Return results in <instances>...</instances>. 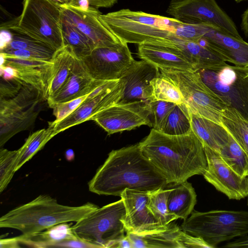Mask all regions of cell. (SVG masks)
<instances>
[{
    "label": "cell",
    "instance_id": "cell-1",
    "mask_svg": "<svg viewBox=\"0 0 248 248\" xmlns=\"http://www.w3.org/2000/svg\"><path fill=\"white\" fill-rule=\"evenodd\" d=\"M168 185L144 156L139 143L110 152L88 186L98 195L121 196L126 189L153 192Z\"/></svg>",
    "mask_w": 248,
    "mask_h": 248
},
{
    "label": "cell",
    "instance_id": "cell-2",
    "mask_svg": "<svg viewBox=\"0 0 248 248\" xmlns=\"http://www.w3.org/2000/svg\"><path fill=\"white\" fill-rule=\"evenodd\" d=\"M139 144L144 156L169 185L203 175L207 169L204 145L192 130L186 135L170 136L153 128Z\"/></svg>",
    "mask_w": 248,
    "mask_h": 248
},
{
    "label": "cell",
    "instance_id": "cell-3",
    "mask_svg": "<svg viewBox=\"0 0 248 248\" xmlns=\"http://www.w3.org/2000/svg\"><path fill=\"white\" fill-rule=\"evenodd\" d=\"M98 207L91 202L78 206L62 205L50 196L41 195L2 216L0 227L17 230L27 236L61 223L76 222Z\"/></svg>",
    "mask_w": 248,
    "mask_h": 248
},
{
    "label": "cell",
    "instance_id": "cell-4",
    "mask_svg": "<svg viewBox=\"0 0 248 248\" xmlns=\"http://www.w3.org/2000/svg\"><path fill=\"white\" fill-rule=\"evenodd\" d=\"M99 18L122 42L138 45L171 40L176 27L181 23L175 18L128 9L101 14Z\"/></svg>",
    "mask_w": 248,
    "mask_h": 248
},
{
    "label": "cell",
    "instance_id": "cell-5",
    "mask_svg": "<svg viewBox=\"0 0 248 248\" xmlns=\"http://www.w3.org/2000/svg\"><path fill=\"white\" fill-rule=\"evenodd\" d=\"M180 228L189 234L201 238L215 248L222 242L248 234V211L193 210Z\"/></svg>",
    "mask_w": 248,
    "mask_h": 248
},
{
    "label": "cell",
    "instance_id": "cell-6",
    "mask_svg": "<svg viewBox=\"0 0 248 248\" xmlns=\"http://www.w3.org/2000/svg\"><path fill=\"white\" fill-rule=\"evenodd\" d=\"M125 208L121 200L98 208L72 226L80 239L97 248H113L125 235Z\"/></svg>",
    "mask_w": 248,
    "mask_h": 248
},
{
    "label": "cell",
    "instance_id": "cell-7",
    "mask_svg": "<svg viewBox=\"0 0 248 248\" xmlns=\"http://www.w3.org/2000/svg\"><path fill=\"white\" fill-rule=\"evenodd\" d=\"M228 107L248 122V67L225 64L197 71Z\"/></svg>",
    "mask_w": 248,
    "mask_h": 248
},
{
    "label": "cell",
    "instance_id": "cell-8",
    "mask_svg": "<svg viewBox=\"0 0 248 248\" xmlns=\"http://www.w3.org/2000/svg\"><path fill=\"white\" fill-rule=\"evenodd\" d=\"M160 72L180 90L184 104L189 112L222 125L223 112L228 107L204 83L197 71L160 70Z\"/></svg>",
    "mask_w": 248,
    "mask_h": 248
},
{
    "label": "cell",
    "instance_id": "cell-9",
    "mask_svg": "<svg viewBox=\"0 0 248 248\" xmlns=\"http://www.w3.org/2000/svg\"><path fill=\"white\" fill-rule=\"evenodd\" d=\"M23 5L20 16L15 19L16 25L56 50L63 47L60 5L51 0H24Z\"/></svg>",
    "mask_w": 248,
    "mask_h": 248
},
{
    "label": "cell",
    "instance_id": "cell-10",
    "mask_svg": "<svg viewBox=\"0 0 248 248\" xmlns=\"http://www.w3.org/2000/svg\"><path fill=\"white\" fill-rule=\"evenodd\" d=\"M166 12L182 23L208 24L242 38L233 21L215 0H172Z\"/></svg>",
    "mask_w": 248,
    "mask_h": 248
},
{
    "label": "cell",
    "instance_id": "cell-11",
    "mask_svg": "<svg viewBox=\"0 0 248 248\" xmlns=\"http://www.w3.org/2000/svg\"><path fill=\"white\" fill-rule=\"evenodd\" d=\"M94 79L119 80L136 61L127 44L122 42L112 46L97 47L80 59Z\"/></svg>",
    "mask_w": 248,
    "mask_h": 248
},
{
    "label": "cell",
    "instance_id": "cell-12",
    "mask_svg": "<svg viewBox=\"0 0 248 248\" xmlns=\"http://www.w3.org/2000/svg\"><path fill=\"white\" fill-rule=\"evenodd\" d=\"M94 121L108 135L131 130L142 125L153 126L149 101L116 104L93 116Z\"/></svg>",
    "mask_w": 248,
    "mask_h": 248
},
{
    "label": "cell",
    "instance_id": "cell-13",
    "mask_svg": "<svg viewBox=\"0 0 248 248\" xmlns=\"http://www.w3.org/2000/svg\"><path fill=\"white\" fill-rule=\"evenodd\" d=\"M60 6L62 16L84 33L95 48L112 46L123 42L101 20V13L97 8L69 3Z\"/></svg>",
    "mask_w": 248,
    "mask_h": 248
},
{
    "label": "cell",
    "instance_id": "cell-14",
    "mask_svg": "<svg viewBox=\"0 0 248 248\" xmlns=\"http://www.w3.org/2000/svg\"><path fill=\"white\" fill-rule=\"evenodd\" d=\"M207 163L203 174L206 181L229 199L239 200L248 196V177H242L223 160L219 153L204 146Z\"/></svg>",
    "mask_w": 248,
    "mask_h": 248
},
{
    "label": "cell",
    "instance_id": "cell-15",
    "mask_svg": "<svg viewBox=\"0 0 248 248\" xmlns=\"http://www.w3.org/2000/svg\"><path fill=\"white\" fill-rule=\"evenodd\" d=\"M152 192L126 189L121 195L126 211L123 221L126 232L141 234L166 229L150 211L148 203Z\"/></svg>",
    "mask_w": 248,
    "mask_h": 248
},
{
    "label": "cell",
    "instance_id": "cell-16",
    "mask_svg": "<svg viewBox=\"0 0 248 248\" xmlns=\"http://www.w3.org/2000/svg\"><path fill=\"white\" fill-rule=\"evenodd\" d=\"M138 55L140 59L160 70L197 71L186 54L171 40L145 42L139 44Z\"/></svg>",
    "mask_w": 248,
    "mask_h": 248
},
{
    "label": "cell",
    "instance_id": "cell-17",
    "mask_svg": "<svg viewBox=\"0 0 248 248\" xmlns=\"http://www.w3.org/2000/svg\"><path fill=\"white\" fill-rule=\"evenodd\" d=\"M160 75L159 69L144 60L135 61L121 78L124 85L122 97L117 104L151 101V81Z\"/></svg>",
    "mask_w": 248,
    "mask_h": 248
},
{
    "label": "cell",
    "instance_id": "cell-18",
    "mask_svg": "<svg viewBox=\"0 0 248 248\" xmlns=\"http://www.w3.org/2000/svg\"><path fill=\"white\" fill-rule=\"evenodd\" d=\"M196 42L215 51L226 62L235 65L248 67V43L242 38L208 25L206 32Z\"/></svg>",
    "mask_w": 248,
    "mask_h": 248
},
{
    "label": "cell",
    "instance_id": "cell-19",
    "mask_svg": "<svg viewBox=\"0 0 248 248\" xmlns=\"http://www.w3.org/2000/svg\"><path fill=\"white\" fill-rule=\"evenodd\" d=\"M124 91V85L120 79L113 87L108 89L87 101H84L73 113L61 121L54 124L55 135L90 120L91 118L102 110L116 104L120 101Z\"/></svg>",
    "mask_w": 248,
    "mask_h": 248
},
{
    "label": "cell",
    "instance_id": "cell-20",
    "mask_svg": "<svg viewBox=\"0 0 248 248\" xmlns=\"http://www.w3.org/2000/svg\"><path fill=\"white\" fill-rule=\"evenodd\" d=\"M104 81L93 78L85 69L81 60L76 58L70 75L62 87L47 99L49 107L86 95Z\"/></svg>",
    "mask_w": 248,
    "mask_h": 248
},
{
    "label": "cell",
    "instance_id": "cell-21",
    "mask_svg": "<svg viewBox=\"0 0 248 248\" xmlns=\"http://www.w3.org/2000/svg\"><path fill=\"white\" fill-rule=\"evenodd\" d=\"M0 54L5 59L3 65L11 66L16 71V78L36 88L46 99L47 82L52 65L51 60L21 59Z\"/></svg>",
    "mask_w": 248,
    "mask_h": 248
},
{
    "label": "cell",
    "instance_id": "cell-22",
    "mask_svg": "<svg viewBox=\"0 0 248 248\" xmlns=\"http://www.w3.org/2000/svg\"><path fill=\"white\" fill-rule=\"evenodd\" d=\"M189 115L192 130L203 145L219 152L229 140V132L226 128L203 117L190 112Z\"/></svg>",
    "mask_w": 248,
    "mask_h": 248
},
{
    "label": "cell",
    "instance_id": "cell-23",
    "mask_svg": "<svg viewBox=\"0 0 248 248\" xmlns=\"http://www.w3.org/2000/svg\"><path fill=\"white\" fill-rule=\"evenodd\" d=\"M76 58L67 45L55 51L51 60L52 65L47 82L46 100L64 85L70 75Z\"/></svg>",
    "mask_w": 248,
    "mask_h": 248
},
{
    "label": "cell",
    "instance_id": "cell-24",
    "mask_svg": "<svg viewBox=\"0 0 248 248\" xmlns=\"http://www.w3.org/2000/svg\"><path fill=\"white\" fill-rule=\"evenodd\" d=\"M172 186L167 199L169 212L178 218L186 220L196 204L197 195L191 183L186 181Z\"/></svg>",
    "mask_w": 248,
    "mask_h": 248
},
{
    "label": "cell",
    "instance_id": "cell-25",
    "mask_svg": "<svg viewBox=\"0 0 248 248\" xmlns=\"http://www.w3.org/2000/svg\"><path fill=\"white\" fill-rule=\"evenodd\" d=\"M182 230L180 227L170 223L165 229L141 234L126 232L133 248H179L177 239Z\"/></svg>",
    "mask_w": 248,
    "mask_h": 248
},
{
    "label": "cell",
    "instance_id": "cell-26",
    "mask_svg": "<svg viewBox=\"0 0 248 248\" xmlns=\"http://www.w3.org/2000/svg\"><path fill=\"white\" fill-rule=\"evenodd\" d=\"M171 41L186 54L197 71L226 63L224 59L215 51L198 42L182 40L174 36Z\"/></svg>",
    "mask_w": 248,
    "mask_h": 248
},
{
    "label": "cell",
    "instance_id": "cell-27",
    "mask_svg": "<svg viewBox=\"0 0 248 248\" xmlns=\"http://www.w3.org/2000/svg\"><path fill=\"white\" fill-rule=\"evenodd\" d=\"M35 103L28 108L3 116H0V147L15 135L28 128L35 121L39 113Z\"/></svg>",
    "mask_w": 248,
    "mask_h": 248
},
{
    "label": "cell",
    "instance_id": "cell-28",
    "mask_svg": "<svg viewBox=\"0 0 248 248\" xmlns=\"http://www.w3.org/2000/svg\"><path fill=\"white\" fill-rule=\"evenodd\" d=\"M19 242L35 248H50L55 243L78 238L67 223L55 225L45 231L25 236H18Z\"/></svg>",
    "mask_w": 248,
    "mask_h": 248
},
{
    "label": "cell",
    "instance_id": "cell-29",
    "mask_svg": "<svg viewBox=\"0 0 248 248\" xmlns=\"http://www.w3.org/2000/svg\"><path fill=\"white\" fill-rule=\"evenodd\" d=\"M61 27L64 46H69L77 58L81 59L91 53L95 48L92 42L62 15Z\"/></svg>",
    "mask_w": 248,
    "mask_h": 248
},
{
    "label": "cell",
    "instance_id": "cell-30",
    "mask_svg": "<svg viewBox=\"0 0 248 248\" xmlns=\"http://www.w3.org/2000/svg\"><path fill=\"white\" fill-rule=\"evenodd\" d=\"M55 135L54 125L49 122L47 128L37 130L31 134L22 147L18 150L16 171L30 160Z\"/></svg>",
    "mask_w": 248,
    "mask_h": 248
},
{
    "label": "cell",
    "instance_id": "cell-31",
    "mask_svg": "<svg viewBox=\"0 0 248 248\" xmlns=\"http://www.w3.org/2000/svg\"><path fill=\"white\" fill-rule=\"evenodd\" d=\"M158 131L170 136L183 135L191 132L189 112L186 105L175 104Z\"/></svg>",
    "mask_w": 248,
    "mask_h": 248
},
{
    "label": "cell",
    "instance_id": "cell-32",
    "mask_svg": "<svg viewBox=\"0 0 248 248\" xmlns=\"http://www.w3.org/2000/svg\"><path fill=\"white\" fill-rule=\"evenodd\" d=\"M229 140L219 153L226 163L242 177H248V155L229 133Z\"/></svg>",
    "mask_w": 248,
    "mask_h": 248
},
{
    "label": "cell",
    "instance_id": "cell-33",
    "mask_svg": "<svg viewBox=\"0 0 248 248\" xmlns=\"http://www.w3.org/2000/svg\"><path fill=\"white\" fill-rule=\"evenodd\" d=\"M221 123L248 155V122L235 110L227 107L223 112Z\"/></svg>",
    "mask_w": 248,
    "mask_h": 248
},
{
    "label": "cell",
    "instance_id": "cell-34",
    "mask_svg": "<svg viewBox=\"0 0 248 248\" xmlns=\"http://www.w3.org/2000/svg\"><path fill=\"white\" fill-rule=\"evenodd\" d=\"M167 186L152 192L148 203V207L155 217L164 226L168 225L178 219L169 212L167 199L170 188H167Z\"/></svg>",
    "mask_w": 248,
    "mask_h": 248
},
{
    "label": "cell",
    "instance_id": "cell-35",
    "mask_svg": "<svg viewBox=\"0 0 248 248\" xmlns=\"http://www.w3.org/2000/svg\"><path fill=\"white\" fill-rule=\"evenodd\" d=\"M153 88L151 101L161 100L176 104L184 103V98L178 88L161 74L151 81Z\"/></svg>",
    "mask_w": 248,
    "mask_h": 248
},
{
    "label": "cell",
    "instance_id": "cell-36",
    "mask_svg": "<svg viewBox=\"0 0 248 248\" xmlns=\"http://www.w3.org/2000/svg\"><path fill=\"white\" fill-rule=\"evenodd\" d=\"M18 150L9 151L1 148L0 150V192L7 186L16 172Z\"/></svg>",
    "mask_w": 248,
    "mask_h": 248
},
{
    "label": "cell",
    "instance_id": "cell-37",
    "mask_svg": "<svg viewBox=\"0 0 248 248\" xmlns=\"http://www.w3.org/2000/svg\"><path fill=\"white\" fill-rule=\"evenodd\" d=\"M176 104L161 100L149 101L152 111L153 127L159 130Z\"/></svg>",
    "mask_w": 248,
    "mask_h": 248
},
{
    "label": "cell",
    "instance_id": "cell-38",
    "mask_svg": "<svg viewBox=\"0 0 248 248\" xmlns=\"http://www.w3.org/2000/svg\"><path fill=\"white\" fill-rule=\"evenodd\" d=\"M87 95L55 105L52 108L53 114L56 119L52 123H58L70 115L85 101Z\"/></svg>",
    "mask_w": 248,
    "mask_h": 248
},
{
    "label": "cell",
    "instance_id": "cell-39",
    "mask_svg": "<svg viewBox=\"0 0 248 248\" xmlns=\"http://www.w3.org/2000/svg\"><path fill=\"white\" fill-rule=\"evenodd\" d=\"M0 53L18 58L43 61H50L55 53L25 49L12 50Z\"/></svg>",
    "mask_w": 248,
    "mask_h": 248
},
{
    "label": "cell",
    "instance_id": "cell-40",
    "mask_svg": "<svg viewBox=\"0 0 248 248\" xmlns=\"http://www.w3.org/2000/svg\"><path fill=\"white\" fill-rule=\"evenodd\" d=\"M177 243L179 248H212L201 238L189 234L182 230L178 236Z\"/></svg>",
    "mask_w": 248,
    "mask_h": 248
},
{
    "label": "cell",
    "instance_id": "cell-41",
    "mask_svg": "<svg viewBox=\"0 0 248 248\" xmlns=\"http://www.w3.org/2000/svg\"><path fill=\"white\" fill-rule=\"evenodd\" d=\"M226 248H248V235L239 237L222 246Z\"/></svg>",
    "mask_w": 248,
    "mask_h": 248
},
{
    "label": "cell",
    "instance_id": "cell-42",
    "mask_svg": "<svg viewBox=\"0 0 248 248\" xmlns=\"http://www.w3.org/2000/svg\"><path fill=\"white\" fill-rule=\"evenodd\" d=\"M0 77L5 80H12L16 78L17 73L14 68L7 65H0Z\"/></svg>",
    "mask_w": 248,
    "mask_h": 248
},
{
    "label": "cell",
    "instance_id": "cell-43",
    "mask_svg": "<svg viewBox=\"0 0 248 248\" xmlns=\"http://www.w3.org/2000/svg\"><path fill=\"white\" fill-rule=\"evenodd\" d=\"M88 4L93 7L108 8L113 6L118 0H86Z\"/></svg>",
    "mask_w": 248,
    "mask_h": 248
},
{
    "label": "cell",
    "instance_id": "cell-44",
    "mask_svg": "<svg viewBox=\"0 0 248 248\" xmlns=\"http://www.w3.org/2000/svg\"><path fill=\"white\" fill-rule=\"evenodd\" d=\"M19 241L18 236L0 239V248H19Z\"/></svg>",
    "mask_w": 248,
    "mask_h": 248
},
{
    "label": "cell",
    "instance_id": "cell-45",
    "mask_svg": "<svg viewBox=\"0 0 248 248\" xmlns=\"http://www.w3.org/2000/svg\"><path fill=\"white\" fill-rule=\"evenodd\" d=\"M113 248H133L132 242L126 234L114 246Z\"/></svg>",
    "mask_w": 248,
    "mask_h": 248
},
{
    "label": "cell",
    "instance_id": "cell-46",
    "mask_svg": "<svg viewBox=\"0 0 248 248\" xmlns=\"http://www.w3.org/2000/svg\"><path fill=\"white\" fill-rule=\"evenodd\" d=\"M241 27L246 36H248V8L242 15Z\"/></svg>",
    "mask_w": 248,
    "mask_h": 248
},
{
    "label": "cell",
    "instance_id": "cell-47",
    "mask_svg": "<svg viewBox=\"0 0 248 248\" xmlns=\"http://www.w3.org/2000/svg\"><path fill=\"white\" fill-rule=\"evenodd\" d=\"M65 157L69 161H71L74 158V152L73 150L69 149L66 151Z\"/></svg>",
    "mask_w": 248,
    "mask_h": 248
},
{
    "label": "cell",
    "instance_id": "cell-48",
    "mask_svg": "<svg viewBox=\"0 0 248 248\" xmlns=\"http://www.w3.org/2000/svg\"><path fill=\"white\" fill-rule=\"evenodd\" d=\"M56 3L60 5L63 4L70 3L73 0H51Z\"/></svg>",
    "mask_w": 248,
    "mask_h": 248
},
{
    "label": "cell",
    "instance_id": "cell-49",
    "mask_svg": "<svg viewBox=\"0 0 248 248\" xmlns=\"http://www.w3.org/2000/svg\"><path fill=\"white\" fill-rule=\"evenodd\" d=\"M236 2L239 3L242 1L248 0H234Z\"/></svg>",
    "mask_w": 248,
    "mask_h": 248
},
{
    "label": "cell",
    "instance_id": "cell-50",
    "mask_svg": "<svg viewBox=\"0 0 248 248\" xmlns=\"http://www.w3.org/2000/svg\"><path fill=\"white\" fill-rule=\"evenodd\" d=\"M247 197H248V196Z\"/></svg>",
    "mask_w": 248,
    "mask_h": 248
}]
</instances>
